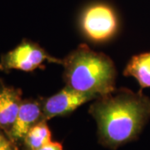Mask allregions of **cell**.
Returning <instances> with one entry per match:
<instances>
[{
    "label": "cell",
    "mask_w": 150,
    "mask_h": 150,
    "mask_svg": "<svg viewBox=\"0 0 150 150\" xmlns=\"http://www.w3.org/2000/svg\"><path fill=\"white\" fill-rule=\"evenodd\" d=\"M38 150H64L63 145L59 142H49L48 144L43 146Z\"/></svg>",
    "instance_id": "obj_11"
},
{
    "label": "cell",
    "mask_w": 150,
    "mask_h": 150,
    "mask_svg": "<svg viewBox=\"0 0 150 150\" xmlns=\"http://www.w3.org/2000/svg\"><path fill=\"white\" fill-rule=\"evenodd\" d=\"M88 112L96 120L98 142L112 150L136 140L150 118V98L128 88L95 99Z\"/></svg>",
    "instance_id": "obj_1"
},
{
    "label": "cell",
    "mask_w": 150,
    "mask_h": 150,
    "mask_svg": "<svg viewBox=\"0 0 150 150\" xmlns=\"http://www.w3.org/2000/svg\"><path fill=\"white\" fill-rule=\"evenodd\" d=\"M64 80L76 91L103 96L115 89L117 71L108 56L80 44L63 59Z\"/></svg>",
    "instance_id": "obj_2"
},
{
    "label": "cell",
    "mask_w": 150,
    "mask_h": 150,
    "mask_svg": "<svg viewBox=\"0 0 150 150\" xmlns=\"http://www.w3.org/2000/svg\"><path fill=\"white\" fill-rule=\"evenodd\" d=\"M22 101L20 88L6 86L0 80V128L8 136L16 120Z\"/></svg>",
    "instance_id": "obj_7"
},
{
    "label": "cell",
    "mask_w": 150,
    "mask_h": 150,
    "mask_svg": "<svg viewBox=\"0 0 150 150\" xmlns=\"http://www.w3.org/2000/svg\"><path fill=\"white\" fill-rule=\"evenodd\" d=\"M123 74L135 78L141 89L150 88V52L134 56L126 66Z\"/></svg>",
    "instance_id": "obj_8"
},
{
    "label": "cell",
    "mask_w": 150,
    "mask_h": 150,
    "mask_svg": "<svg viewBox=\"0 0 150 150\" xmlns=\"http://www.w3.org/2000/svg\"><path fill=\"white\" fill-rule=\"evenodd\" d=\"M52 134L47 121L43 120L29 130L22 143L23 150H38L51 142Z\"/></svg>",
    "instance_id": "obj_9"
},
{
    "label": "cell",
    "mask_w": 150,
    "mask_h": 150,
    "mask_svg": "<svg viewBox=\"0 0 150 150\" xmlns=\"http://www.w3.org/2000/svg\"><path fill=\"white\" fill-rule=\"evenodd\" d=\"M43 120L42 98L24 99L22 101L16 120L8 137L18 146H21L29 130Z\"/></svg>",
    "instance_id": "obj_6"
},
{
    "label": "cell",
    "mask_w": 150,
    "mask_h": 150,
    "mask_svg": "<svg viewBox=\"0 0 150 150\" xmlns=\"http://www.w3.org/2000/svg\"><path fill=\"white\" fill-rule=\"evenodd\" d=\"M99 96L91 93L76 91L66 86L53 96L42 98L44 120L48 121L55 117H64L75 111L85 103L95 100Z\"/></svg>",
    "instance_id": "obj_5"
},
{
    "label": "cell",
    "mask_w": 150,
    "mask_h": 150,
    "mask_svg": "<svg viewBox=\"0 0 150 150\" xmlns=\"http://www.w3.org/2000/svg\"><path fill=\"white\" fill-rule=\"evenodd\" d=\"M81 26L85 34L94 41H104L116 32L118 20L112 7L98 2L88 5L82 13Z\"/></svg>",
    "instance_id": "obj_4"
},
{
    "label": "cell",
    "mask_w": 150,
    "mask_h": 150,
    "mask_svg": "<svg viewBox=\"0 0 150 150\" xmlns=\"http://www.w3.org/2000/svg\"><path fill=\"white\" fill-rule=\"evenodd\" d=\"M0 150H20L19 146L13 142L0 128Z\"/></svg>",
    "instance_id": "obj_10"
},
{
    "label": "cell",
    "mask_w": 150,
    "mask_h": 150,
    "mask_svg": "<svg viewBox=\"0 0 150 150\" xmlns=\"http://www.w3.org/2000/svg\"><path fill=\"white\" fill-rule=\"evenodd\" d=\"M62 64L63 59L52 57L38 43L23 39L19 45L10 52L1 56L0 70L8 73L12 69L31 72L37 69H44V61Z\"/></svg>",
    "instance_id": "obj_3"
}]
</instances>
